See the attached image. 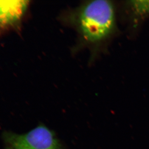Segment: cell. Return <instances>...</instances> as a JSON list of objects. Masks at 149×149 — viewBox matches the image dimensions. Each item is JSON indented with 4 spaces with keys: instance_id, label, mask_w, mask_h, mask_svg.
I'll use <instances>...</instances> for the list:
<instances>
[{
    "instance_id": "cell-1",
    "label": "cell",
    "mask_w": 149,
    "mask_h": 149,
    "mask_svg": "<svg viewBox=\"0 0 149 149\" xmlns=\"http://www.w3.org/2000/svg\"><path fill=\"white\" fill-rule=\"evenodd\" d=\"M74 27L82 42L87 47L98 48L113 36L117 29L115 7L111 1H86L64 16Z\"/></svg>"
},
{
    "instance_id": "cell-4",
    "label": "cell",
    "mask_w": 149,
    "mask_h": 149,
    "mask_svg": "<svg viewBox=\"0 0 149 149\" xmlns=\"http://www.w3.org/2000/svg\"><path fill=\"white\" fill-rule=\"evenodd\" d=\"M124 8L132 17H143L149 15V1H128Z\"/></svg>"
},
{
    "instance_id": "cell-5",
    "label": "cell",
    "mask_w": 149,
    "mask_h": 149,
    "mask_svg": "<svg viewBox=\"0 0 149 149\" xmlns=\"http://www.w3.org/2000/svg\"><path fill=\"white\" fill-rule=\"evenodd\" d=\"M6 149H12V148H9V147H7V148H6Z\"/></svg>"
},
{
    "instance_id": "cell-2",
    "label": "cell",
    "mask_w": 149,
    "mask_h": 149,
    "mask_svg": "<svg viewBox=\"0 0 149 149\" xmlns=\"http://www.w3.org/2000/svg\"><path fill=\"white\" fill-rule=\"evenodd\" d=\"M5 140L6 147L13 149H60L55 135L44 125L23 134L8 133Z\"/></svg>"
},
{
    "instance_id": "cell-3",
    "label": "cell",
    "mask_w": 149,
    "mask_h": 149,
    "mask_svg": "<svg viewBox=\"0 0 149 149\" xmlns=\"http://www.w3.org/2000/svg\"><path fill=\"white\" fill-rule=\"evenodd\" d=\"M28 5L27 1H0V33L20 21Z\"/></svg>"
}]
</instances>
